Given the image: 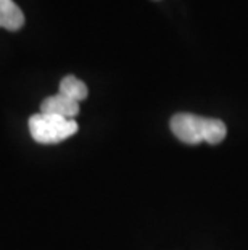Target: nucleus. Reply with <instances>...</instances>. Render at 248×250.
I'll return each instance as SVG.
<instances>
[{
	"label": "nucleus",
	"instance_id": "7ed1b4c3",
	"mask_svg": "<svg viewBox=\"0 0 248 250\" xmlns=\"http://www.w3.org/2000/svg\"><path fill=\"white\" fill-rule=\"evenodd\" d=\"M40 113H49L61 116V118L75 120L79 115V104L58 92L57 95H50V97L42 100Z\"/></svg>",
	"mask_w": 248,
	"mask_h": 250
},
{
	"label": "nucleus",
	"instance_id": "f257e3e1",
	"mask_svg": "<svg viewBox=\"0 0 248 250\" xmlns=\"http://www.w3.org/2000/svg\"><path fill=\"white\" fill-rule=\"evenodd\" d=\"M172 134L179 141L189 146H197L200 142H208L218 146L228 134V127L221 120L203 118L193 113H177L170 121Z\"/></svg>",
	"mask_w": 248,
	"mask_h": 250
},
{
	"label": "nucleus",
	"instance_id": "20e7f679",
	"mask_svg": "<svg viewBox=\"0 0 248 250\" xmlns=\"http://www.w3.org/2000/svg\"><path fill=\"white\" fill-rule=\"evenodd\" d=\"M24 24V13L13 0H0V28L18 31Z\"/></svg>",
	"mask_w": 248,
	"mask_h": 250
},
{
	"label": "nucleus",
	"instance_id": "39448f33",
	"mask_svg": "<svg viewBox=\"0 0 248 250\" xmlns=\"http://www.w3.org/2000/svg\"><path fill=\"white\" fill-rule=\"evenodd\" d=\"M60 94L66 95L68 99L75 100V102H81V100L87 99V86L84 84L81 79H77L76 76H65L60 83Z\"/></svg>",
	"mask_w": 248,
	"mask_h": 250
},
{
	"label": "nucleus",
	"instance_id": "f03ea898",
	"mask_svg": "<svg viewBox=\"0 0 248 250\" xmlns=\"http://www.w3.org/2000/svg\"><path fill=\"white\" fill-rule=\"evenodd\" d=\"M28 126L33 139L39 144H44V146L60 144L77 132V123L75 120L40 113V111L38 115L31 116Z\"/></svg>",
	"mask_w": 248,
	"mask_h": 250
}]
</instances>
